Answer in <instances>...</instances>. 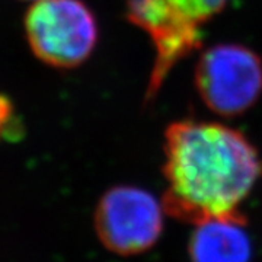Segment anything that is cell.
Here are the masks:
<instances>
[{
	"label": "cell",
	"mask_w": 262,
	"mask_h": 262,
	"mask_svg": "<svg viewBox=\"0 0 262 262\" xmlns=\"http://www.w3.org/2000/svg\"><path fill=\"white\" fill-rule=\"evenodd\" d=\"M165 139L166 213L194 225L239 214L262 170L252 144L213 122H175Z\"/></svg>",
	"instance_id": "6da1fadb"
},
{
	"label": "cell",
	"mask_w": 262,
	"mask_h": 262,
	"mask_svg": "<svg viewBox=\"0 0 262 262\" xmlns=\"http://www.w3.org/2000/svg\"><path fill=\"white\" fill-rule=\"evenodd\" d=\"M25 32L34 54L60 69L82 64L98 38L94 15L80 0H37L27 13Z\"/></svg>",
	"instance_id": "7a4b0ae2"
},
{
	"label": "cell",
	"mask_w": 262,
	"mask_h": 262,
	"mask_svg": "<svg viewBox=\"0 0 262 262\" xmlns=\"http://www.w3.org/2000/svg\"><path fill=\"white\" fill-rule=\"evenodd\" d=\"M195 82L211 111L225 117L239 115L262 92L261 58L242 46H215L201 56Z\"/></svg>",
	"instance_id": "3957f363"
},
{
	"label": "cell",
	"mask_w": 262,
	"mask_h": 262,
	"mask_svg": "<svg viewBox=\"0 0 262 262\" xmlns=\"http://www.w3.org/2000/svg\"><path fill=\"white\" fill-rule=\"evenodd\" d=\"M163 226L162 207L140 188L110 189L95 213V229L102 244L118 255L147 251L159 239Z\"/></svg>",
	"instance_id": "277c9868"
},
{
	"label": "cell",
	"mask_w": 262,
	"mask_h": 262,
	"mask_svg": "<svg viewBox=\"0 0 262 262\" xmlns=\"http://www.w3.org/2000/svg\"><path fill=\"white\" fill-rule=\"evenodd\" d=\"M128 19L144 29L156 47L149 98L159 91L170 69L200 44V24L170 0H128Z\"/></svg>",
	"instance_id": "5b68a950"
},
{
	"label": "cell",
	"mask_w": 262,
	"mask_h": 262,
	"mask_svg": "<svg viewBox=\"0 0 262 262\" xmlns=\"http://www.w3.org/2000/svg\"><path fill=\"white\" fill-rule=\"evenodd\" d=\"M192 262H248L251 242L242 214L211 219L196 225L189 242Z\"/></svg>",
	"instance_id": "8992f818"
},
{
	"label": "cell",
	"mask_w": 262,
	"mask_h": 262,
	"mask_svg": "<svg viewBox=\"0 0 262 262\" xmlns=\"http://www.w3.org/2000/svg\"><path fill=\"white\" fill-rule=\"evenodd\" d=\"M170 2L192 20L201 24L222 9L227 0H170Z\"/></svg>",
	"instance_id": "52a82bcc"
},
{
	"label": "cell",
	"mask_w": 262,
	"mask_h": 262,
	"mask_svg": "<svg viewBox=\"0 0 262 262\" xmlns=\"http://www.w3.org/2000/svg\"><path fill=\"white\" fill-rule=\"evenodd\" d=\"M20 134L18 117L8 98L0 95V140H12Z\"/></svg>",
	"instance_id": "ba28073f"
},
{
	"label": "cell",
	"mask_w": 262,
	"mask_h": 262,
	"mask_svg": "<svg viewBox=\"0 0 262 262\" xmlns=\"http://www.w3.org/2000/svg\"><path fill=\"white\" fill-rule=\"evenodd\" d=\"M34 2H37V0H34Z\"/></svg>",
	"instance_id": "9c48e42d"
}]
</instances>
